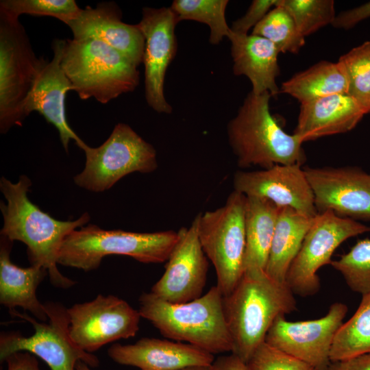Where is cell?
Wrapping results in <instances>:
<instances>
[{"mask_svg":"<svg viewBox=\"0 0 370 370\" xmlns=\"http://www.w3.org/2000/svg\"><path fill=\"white\" fill-rule=\"evenodd\" d=\"M31 186L32 181L25 175L15 183L1 178L0 190L7 201L0 204L3 219L1 236L26 245L31 265L44 267L53 286L69 288L75 282L58 269L59 253L67 236L88 223L90 217L84 212L74 221L54 219L29 199Z\"/></svg>","mask_w":370,"mask_h":370,"instance_id":"6da1fadb","label":"cell"},{"mask_svg":"<svg viewBox=\"0 0 370 370\" xmlns=\"http://www.w3.org/2000/svg\"><path fill=\"white\" fill-rule=\"evenodd\" d=\"M232 354L247 363L265 341L275 319L297 308L294 293L287 284L270 278L264 270H247L234 290L223 297Z\"/></svg>","mask_w":370,"mask_h":370,"instance_id":"7a4b0ae2","label":"cell"},{"mask_svg":"<svg viewBox=\"0 0 370 370\" xmlns=\"http://www.w3.org/2000/svg\"><path fill=\"white\" fill-rule=\"evenodd\" d=\"M138 311L167 338L186 342L212 354L232 352L223 295L217 285L199 298L181 304L145 293L140 296Z\"/></svg>","mask_w":370,"mask_h":370,"instance_id":"3957f363","label":"cell"},{"mask_svg":"<svg viewBox=\"0 0 370 370\" xmlns=\"http://www.w3.org/2000/svg\"><path fill=\"white\" fill-rule=\"evenodd\" d=\"M269 92L247 95L236 115L227 126L230 147L241 169L276 164H298L306 161L304 143L286 133L271 114Z\"/></svg>","mask_w":370,"mask_h":370,"instance_id":"277c9868","label":"cell"},{"mask_svg":"<svg viewBox=\"0 0 370 370\" xmlns=\"http://www.w3.org/2000/svg\"><path fill=\"white\" fill-rule=\"evenodd\" d=\"M178 239L173 230L133 232L106 230L88 224L73 231L64 241L58 264L85 271L97 269L107 256L132 257L143 263L167 261Z\"/></svg>","mask_w":370,"mask_h":370,"instance_id":"5b68a950","label":"cell"},{"mask_svg":"<svg viewBox=\"0 0 370 370\" xmlns=\"http://www.w3.org/2000/svg\"><path fill=\"white\" fill-rule=\"evenodd\" d=\"M61 65L72 90L83 100L94 98L106 104L134 91L139 83L137 66L96 39L66 40Z\"/></svg>","mask_w":370,"mask_h":370,"instance_id":"8992f818","label":"cell"},{"mask_svg":"<svg viewBox=\"0 0 370 370\" xmlns=\"http://www.w3.org/2000/svg\"><path fill=\"white\" fill-rule=\"evenodd\" d=\"M246 196L233 190L224 206L198 214V236L215 269L217 286L223 297L237 285L244 273L246 249Z\"/></svg>","mask_w":370,"mask_h":370,"instance_id":"52a82bcc","label":"cell"},{"mask_svg":"<svg viewBox=\"0 0 370 370\" xmlns=\"http://www.w3.org/2000/svg\"><path fill=\"white\" fill-rule=\"evenodd\" d=\"M45 59L38 58L18 18L0 10V131L21 125L25 103Z\"/></svg>","mask_w":370,"mask_h":370,"instance_id":"ba28073f","label":"cell"},{"mask_svg":"<svg viewBox=\"0 0 370 370\" xmlns=\"http://www.w3.org/2000/svg\"><path fill=\"white\" fill-rule=\"evenodd\" d=\"M83 171L73 177L75 184L87 190L101 193L134 172L149 173L158 168L157 153L130 125L117 123L110 136L97 147L88 145Z\"/></svg>","mask_w":370,"mask_h":370,"instance_id":"9c48e42d","label":"cell"},{"mask_svg":"<svg viewBox=\"0 0 370 370\" xmlns=\"http://www.w3.org/2000/svg\"><path fill=\"white\" fill-rule=\"evenodd\" d=\"M48 322L38 321L26 312L16 309L10 313L31 323L34 332L24 336L19 332H2L0 335V359L4 361L11 354L27 352L40 358L51 370H75L79 361L90 367L99 365L93 354L79 349L69 334L70 321L67 308L53 301L45 304Z\"/></svg>","mask_w":370,"mask_h":370,"instance_id":"30bf717a","label":"cell"},{"mask_svg":"<svg viewBox=\"0 0 370 370\" xmlns=\"http://www.w3.org/2000/svg\"><path fill=\"white\" fill-rule=\"evenodd\" d=\"M369 232L370 226L357 221L330 211L318 213L288 269L286 283L294 294L315 295L320 288L319 269L331 264L333 254L343 242Z\"/></svg>","mask_w":370,"mask_h":370,"instance_id":"8fae6325","label":"cell"},{"mask_svg":"<svg viewBox=\"0 0 370 370\" xmlns=\"http://www.w3.org/2000/svg\"><path fill=\"white\" fill-rule=\"evenodd\" d=\"M73 342L91 354L103 345L134 336L141 316L126 301L99 295L93 300L67 308Z\"/></svg>","mask_w":370,"mask_h":370,"instance_id":"7c38bea8","label":"cell"},{"mask_svg":"<svg viewBox=\"0 0 370 370\" xmlns=\"http://www.w3.org/2000/svg\"><path fill=\"white\" fill-rule=\"evenodd\" d=\"M347 312V306L335 302L321 318L291 321L278 317L269 328L265 342L312 366L330 370L332 345Z\"/></svg>","mask_w":370,"mask_h":370,"instance_id":"4fadbf2b","label":"cell"},{"mask_svg":"<svg viewBox=\"0 0 370 370\" xmlns=\"http://www.w3.org/2000/svg\"><path fill=\"white\" fill-rule=\"evenodd\" d=\"M317 213L370 221V174L356 167H306Z\"/></svg>","mask_w":370,"mask_h":370,"instance_id":"5bb4252c","label":"cell"},{"mask_svg":"<svg viewBox=\"0 0 370 370\" xmlns=\"http://www.w3.org/2000/svg\"><path fill=\"white\" fill-rule=\"evenodd\" d=\"M198 215L188 227H182L178 239L160 280L151 293L173 304L186 303L202 295L208 270L206 256L198 236Z\"/></svg>","mask_w":370,"mask_h":370,"instance_id":"9a60e30c","label":"cell"},{"mask_svg":"<svg viewBox=\"0 0 370 370\" xmlns=\"http://www.w3.org/2000/svg\"><path fill=\"white\" fill-rule=\"evenodd\" d=\"M179 21L171 8H143L137 24L145 40V93L146 101L158 113H171L164 94L166 70L177 49L175 28Z\"/></svg>","mask_w":370,"mask_h":370,"instance_id":"2e32d148","label":"cell"},{"mask_svg":"<svg viewBox=\"0 0 370 370\" xmlns=\"http://www.w3.org/2000/svg\"><path fill=\"white\" fill-rule=\"evenodd\" d=\"M234 190L246 197L268 199L278 207H290L314 217V195L304 169L298 164H276L257 171H237Z\"/></svg>","mask_w":370,"mask_h":370,"instance_id":"e0dca14e","label":"cell"},{"mask_svg":"<svg viewBox=\"0 0 370 370\" xmlns=\"http://www.w3.org/2000/svg\"><path fill=\"white\" fill-rule=\"evenodd\" d=\"M66 40L55 39L52 42L53 58L43 62L33 88L25 103L23 114L25 119L31 112H38L58 132L66 152L71 140L83 149L86 144L72 130L66 121L65 97L72 90L70 81L61 65Z\"/></svg>","mask_w":370,"mask_h":370,"instance_id":"ac0fdd59","label":"cell"},{"mask_svg":"<svg viewBox=\"0 0 370 370\" xmlns=\"http://www.w3.org/2000/svg\"><path fill=\"white\" fill-rule=\"evenodd\" d=\"M67 25L73 39H96L117 50L138 67L143 63L145 40L138 26L121 21L120 9L114 2H102L96 8L81 9Z\"/></svg>","mask_w":370,"mask_h":370,"instance_id":"d6986e66","label":"cell"},{"mask_svg":"<svg viewBox=\"0 0 370 370\" xmlns=\"http://www.w3.org/2000/svg\"><path fill=\"white\" fill-rule=\"evenodd\" d=\"M108 354L116 363L140 370L211 366L214 360L213 354L193 345L155 338H143L134 344L113 345Z\"/></svg>","mask_w":370,"mask_h":370,"instance_id":"ffe728a7","label":"cell"},{"mask_svg":"<svg viewBox=\"0 0 370 370\" xmlns=\"http://www.w3.org/2000/svg\"><path fill=\"white\" fill-rule=\"evenodd\" d=\"M365 110L347 92L333 94L300 103L293 134L304 143L354 129Z\"/></svg>","mask_w":370,"mask_h":370,"instance_id":"44dd1931","label":"cell"},{"mask_svg":"<svg viewBox=\"0 0 370 370\" xmlns=\"http://www.w3.org/2000/svg\"><path fill=\"white\" fill-rule=\"evenodd\" d=\"M228 38L232 44L234 75L246 76L255 95L269 92L271 96L277 95L280 90L276 78L280 72L278 62L280 51L275 45L263 37L236 34L232 30Z\"/></svg>","mask_w":370,"mask_h":370,"instance_id":"7402d4cb","label":"cell"},{"mask_svg":"<svg viewBox=\"0 0 370 370\" xmlns=\"http://www.w3.org/2000/svg\"><path fill=\"white\" fill-rule=\"evenodd\" d=\"M12 243L1 236L0 303L10 311L20 307L40 321H47L45 306L38 300L36 291L47 271L40 266L23 268L14 264L10 257Z\"/></svg>","mask_w":370,"mask_h":370,"instance_id":"603a6c76","label":"cell"},{"mask_svg":"<svg viewBox=\"0 0 370 370\" xmlns=\"http://www.w3.org/2000/svg\"><path fill=\"white\" fill-rule=\"evenodd\" d=\"M314 217L290 207H280L265 268V272L270 278L279 282H286L288 269Z\"/></svg>","mask_w":370,"mask_h":370,"instance_id":"cb8c5ba5","label":"cell"},{"mask_svg":"<svg viewBox=\"0 0 370 370\" xmlns=\"http://www.w3.org/2000/svg\"><path fill=\"white\" fill-rule=\"evenodd\" d=\"M279 210L268 199L246 197L244 271H265Z\"/></svg>","mask_w":370,"mask_h":370,"instance_id":"d4e9b609","label":"cell"},{"mask_svg":"<svg viewBox=\"0 0 370 370\" xmlns=\"http://www.w3.org/2000/svg\"><path fill=\"white\" fill-rule=\"evenodd\" d=\"M349 80L343 64L321 61L282 83L281 92L300 103L337 93H348Z\"/></svg>","mask_w":370,"mask_h":370,"instance_id":"484cf974","label":"cell"},{"mask_svg":"<svg viewBox=\"0 0 370 370\" xmlns=\"http://www.w3.org/2000/svg\"><path fill=\"white\" fill-rule=\"evenodd\" d=\"M370 353V294L362 295L352 317L343 322L334 337L331 361Z\"/></svg>","mask_w":370,"mask_h":370,"instance_id":"4316f807","label":"cell"},{"mask_svg":"<svg viewBox=\"0 0 370 370\" xmlns=\"http://www.w3.org/2000/svg\"><path fill=\"white\" fill-rule=\"evenodd\" d=\"M228 2L227 0H175L170 8L179 22L191 20L208 25L210 29L209 41L217 45L231 33L225 14Z\"/></svg>","mask_w":370,"mask_h":370,"instance_id":"83f0119b","label":"cell"},{"mask_svg":"<svg viewBox=\"0 0 370 370\" xmlns=\"http://www.w3.org/2000/svg\"><path fill=\"white\" fill-rule=\"evenodd\" d=\"M251 34L269 40L280 53H297L305 44V38L298 31L293 18L278 3L254 27Z\"/></svg>","mask_w":370,"mask_h":370,"instance_id":"f1b7e54d","label":"cell"},{"mask_svg":"<svg viewBox=\"0 0 370 370\" xmlns=\"http://www.w3.org/2000/svg\"><path fill=\"white\" fill-rule=\"evenodd\" d=\"M348 287L361 295L370 294V239L358 240L345 254L330 264Z\"/></svg>","mask_w":370,"mask_h":370,"instance_id":"f546056e","label":"cell"},{"mask_svg":"<svg viewBox=\"0 0 370 370\" xmlns=\"http://www.w3.org/2000/svg\"><path fill=\"white\" fill-rule=\"evenodd\" d=\"M349 80L348 93L370 113V40L354 47L341 56Z\"/></svg>","mask_w":370,"mask_h":370,"instance_id":"4dcf8cb0","label":"cell"},{"mask_svg":"<svg viewBox=\"0 0 370 370\" xmlns=\"http://www.w3.org/2000/svg\"><path fill=\"white\" fill-rule=\"evenodd\" d=\"M278 4L290 14L304 38L332 25L336 16L333 0H279Z\"/></svg>","mask_w":370,"mask_h":370,"instance_id":"1f68e13d","label":"cell"},{"mask_svg":"<svg viewBox=\"0 0 370 370\" xmlns=\"http://www.w3.org/2000/svg\"><path fill=\"white\" fill-rule=\"evenodd\" d=\"M82 8L74 0H1L0 10L14 17L22 14L56 18L66 25Z\"/></svg>","mask_w":370,"mask_h":370,"instance_id":"d6a6232c","label":"cell"},{"mask_svg":"<svg viewBox=\"0 0 370 370\" xmlns=\"http://www.w3.org/2000/svg\"><path fill=\"white\" fill-rule=\"evenodd\" d=\"M247 364L251 370H316L265 341L256 349Z\"/></svg>","mask_w":370,"mask_h":370,"instance_id":"836d02e7","label":"cell"},{"mask_svg":"<svg viewBox=\"0 0 370 370\" xmlns=\"http://www.w3.org/2000/svg\"><path fill=\"white\" fill-rule=\"evenodd\" d=\"M279 0H254L246 13L233 22L230 27L236 34L246 35L251 28L258 24Z\"/></svg>","mask_w":370,"mask_h":370,"instance_id":"e575fe53","label":"cell"},{"mask_svg":"<svg viewBox=\"0 0 370 370\" xmlns=\"http://www.w3.org/2000/svg\"><path fill=\"white\" fill-rule=\"evenodd\" d=\"M370 17V1L337 14L332 24L336 28L349 29Z\"/></svg>","mask_w":370,"mask_h":370,"instance_id":"d590c367","label":"cell"},{"mask_svg":"<svg viewBox=\"0 0 370 370\" xmlns=\"http://www.w3.org/2000/svg\"><path fill=\"white\" fill-rule=\"evenodd\" d=\"M4 361L7 370H40L36 356L27 352L12 353Z\"/></svg>","mask_w":370,"mask_h":370,"instance_id":"8d00e7d4","label":"cell"},{"mask_svg":"<svg viewBox=\"0 0 370 370\" xmlns=\"http://www.w3.org/2000/svg\"><path fill=\"white\" fill-rule=\"evenodd\" d=\"M330 370H370V353L332 361Z\"/></svg>","mask_w":370,"mask_h":370,"instance_id":"74e56055","label":"cell"},{"mask_svg":"<svg viewBox=\"0 0 370 370\" xmlns=\"http://www.w3.org/2000/svg\"><path fill=\"white\" fill-rule=\"evenodd\" d=\"M210 370H251L247 363L233 354L221 356L214 360Z\"/></svg>","mask_w":370,"mask_h":370,"instance_id":"f35d334b","label":"cell"},{"mask_svg":"<svg viewBox=\"0 0 370 370\" xmlns=\"http://www.w3.org/2000/svg\"><path fill=\"white\" fill-rule=\"evenodd\" d=\"M177 370H210V366H190Z\"/></svg>","mask_w":370,"mask_h":370,"instance_id":"ab89813d","label":"cell"},{"mask_svg":"<svg viewBox=\"0 0 370 370\" xmlns=\"http://www.w3.org/2000/svg\"><path fill=\"white\" fill-rule=\"evenodd\" d=\"M75 370H92L88 365L82 361H79L75 367Z\"/></svg>","mask_w":370,"mask_h":370,"instance_id":"60d3db41","label":"cell"}]
</instances>
